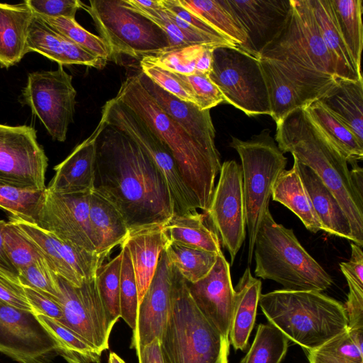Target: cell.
Returning a JSON list of instances; mask_svg holds the SVG:
<instances>
[{"instance_id":"6da1fadb","label":"cell","mask_w":363,"mask_h":363,"mask_svg":"<svg viewBox=\"0 0 363 363\" xmlns=\"http://www.w3.org/2000/svg\"><path fill=\"white\" fill-rule=\"evenodd\" d=\"M94 190L120 212L130 230L164 225L174 215L166 182L150 157L128 136L97 125Z\"/></svg>"},{"instance_id":"7a4b0ae2","label":"cell","mask_w":363,"mask_h":363,"mask_svg":"<svg viewBox=\"0 0 363 363\" xmlns=\"http://www.w3.org/2000/svg\"><path fill=\"white\" fill-rule=\"evenodd\" d=\"M291 4L284 30L259 58L275 67L307 106L320 99L339 79L309 0H291Z\"/></svg>"},{"instance_id":"3957f363","label":"cell","mask_w":363,"mask_h":363,"mask_svg":"<svg viewBox=\"0 0 363 363\" xmlns=\"http://www.w3.org/2000/svg\"><path fill=\"white\" fill-rule=\"evenodd\" d=\"M275 141L284 154L315 172L347 216L354 242L363 246V195L354 186L348 163L310 119L303 108L277 123Z\"/></svg>"},{"instance_id":"277c9868","label":"cell","mask_w":363,"mask_h":363,"mask_svg":"<svg viewBox=\"0 0 363 363\" xmlns=\"http://www.w3.org/2000/svg\"><path fill=\"white\" fill-rule=\"evenodd\" d=\"M114 98L142 120L166 145L199 209L206 212L221 167L220 155L204 149L164 112L142 85L137 74L122 82Z\"/></svg>"},{"instance_id":"5b68a950","label":"cell","mask_w":363,"mask_h":363,"mask_svg":"<svg viewBox=\"0 0 363 363\" xmlns=\"http://www.w3.org/2000/svg\"><path fill=\"white\" fill-rule=\"evenodd\" d=\"M259 306L269 323L306 352L348 329L344 305L320 291L275 290L261 294Z\"/></svg>"},{"instance_id":"8992f818","label":"cell","mask_w":363,"mask_h":363,"mask_svg":"<svg viewBox=\"0 0 363 363\" xmlns=\"http://www.w3.org/2000/svg\"><path fill=\"white\" fill-rule=\"evenodd\" d=\"M160 341L164 363H228L229 338L202 314L173 266L171 306Z\"/></svg>"},{"instance_id":"52a82bcc","label":"cell","mask_w":363,"mask_h":363,"mask_svg":"<svg viewBox=\"0 0 363 363\" xmlns=\"http://www.w3.org/2000/svg\"><path fill=\"white\" fill-rule=\"evenodd\" d=\"M255 274L274 281L289 291H323L330 288V275L301 245L293 229L277 223L268 208L254 245Z\"/></svg>"},{"instance_id":"ba28073f","label":"cell","mask_w":363,"mask_h":363,"mask_svg":"<svg viewBox=\"0 0 363 363\" xmlns=\"http://www.w3.org/2000/svg\"><path fill=\"white\" fill-rule=\"evenodd\" d=\"M241 160L242 188L248 231L247 264L253 258L255 240L266 211L269 208L273 186L285 169L287 158L264 129L247 140L232 137L230 143Z\"/></svg>"},{"instance_id":"9c48e42d","label":"cell","mask_w":363,"mask_h":363,"mask_svg":"<svg viewBox=\"0 0 363 363\" xmlns=\"http://www.w3.org/2000/svg\"><path fill=\"white\" fill-rule=\"evenodd\" d=\"M91 17L113 60L125 55L137 60L169 47L166 33L148 18L127 7L122 0L81 3Z\"/></svg>"},{"instance_id":"30bf717a","label":"cell","mask_w":363,"mask_h":363,"mask_svg":"<svg viewBox=\"0 0 363 363\" xmlns=\"http://www.w3.org/2000/svg\"><path fill=\"white\" fill-rule=\"evenodd\" d=\"M209 77L223 94L226 104L248 116L271 115L259 59L238 48H216L213 52Z\"/></svg>"},{"instance_id":"8fae6325","label":"cell","mask_w":363,"mask_h":363,"mask_svg":"<svg viewBox=\"0 0 363 363\" xmlns=\"http://www.w3.org/2000/svg\"><path fill=\"white\" fill-rule=\"evenodd\" d=\"M76 96L72 76L59 65L56 70L28 73L20 101L30 108L53 140L64 142L73 122Z\"/></svg>"},{"instance_id":"7c38bea8","label":"cell","mask_w":363,"mask_h":363,"mask_svg":"<svg viewBox=\"0 0 363 363\" xmlns=\"http://www.w3.org/2000/svg\"><path fill=\"white\" fill-rule=\"evenodd\" d=\"M60 294L52 298L61 307L63 318L60 321L102 353L109 347L113 325L101 301L96 277L84 280L75 287L58 276Z\"/></svg>"},{"instance_id":"4fadbf2b","label":"cell","mask_w":363,"mask_h":363,"mask_svg":"<svg viewBox=\"0 0 363 363\" xmlns=\"http://www.w3.org/2000/svg\"><path fill=\"white\" fill-rule=\"evenodd\" d=\"M219 174L211 203L204 213L223 247L228 251L233 264L246 236L241 165L235 160L225 161Z\"/></svg>"},{"instance_id":"5bb4252c","label":"cell","mask_w":363,"mask_h":363,"mask_svg":"<svg viewBox=\"0 0 363 363\" xmlns=\"http://www.w3.org/2000/svg\"><path fill=\"white\" fill-rule=\"evenodd\" d=\"M48 157L30 125L0 123V180L38 189H46Z\"/></svg>"},{"instance_id":"9a60e30c","label":"cell","mask_w":363,"mask_h":363,"mask_svg":"<svg viewBox=\"0 0 363 363\" xmlns=\"http://www.w3.org/2000/svg\"><path fill=\"white\" fill-rule=\"evenodd\" d=\"M0 352L19 363H50L57 355L50 337L32 312L1 300Z\"/></svg>"},{"instance_id":"2e32d148","label":"cell","mask_w":363,"mask_h":363,"mask_svg":"<svg viewBox=\"0 0 363 363\" xmlns=\"http://www.w3.org/2000/svg\"><path fill=\"white\" fill-rule=\"evenodd\" d=\"M38 247L50 269L71 285L80 287L84 280L96 277L104 259L70 243L36 225L9 216Z\"/></svg>"},{"instance_id":"e0dca14e","label":"cell","mask_w":363,"mask_h":363,"mask_svg":"<svg viewBox=\"0 0 363 363\" xmlns=\"http://www.w3.org/2000/svg\"><path fill=\"white\" fill-rule=\"evenodd\" d=\"M89 195L57 194L47 189L36 225L65 242L99 255L89 219Z\"/></svg>"},{"instance_id":"ac0fdd59","label":"cell","mask_w":363,"mask_h":363,"mask_svg":"<svg viewBox=\"0 0 363 363\" xmlns=\"http://www.w3.org/2000/svg\"><path fill=\"white\" fill-rule=\"evenodd\" d=\"M247 34L239 48L259 59L262 51L284 30L291 9V0H228Z\"/></svg>"},{"instance_id":"d6986e66","label":"cell","mask_w":363,"mask_h":363,"mask_svg":"<svg viewBox=\"0 0 363 363\" xmlns=\"http://www.w3.org/2000/svg\"><path fill=\"white\" fill-rule=\"evenodd\" d=\"M172 266L164 250L154 277L138 306L135 330L130 347H141L160 339L166 325L171 306Z\"/></svg>"},{"instance_id":"ffe728a7","label":"cell","mask_w":363,"mask_h":363,"mask_svg":"<svg viewBox=\"0 0 363 363\" xmlns=\"http://www.w3.org/2000/svg\"><path fill=\"white\" fill-rule=\"evenodd\" d=\"M186 284L202 314L223 336L228 337L235 291L230 264L223 253L218 255L216 263L206 277Z\"/></svg>"},{"instance_id":"44dd1931","label":"cell","mask_w":363,"mask_h":363,"mask_svg":"<svg viewBox=\"0 0 363 363\" xmlns=\"http://www.w3.org/2000/svg\"><path fill=\"white\" fill-rule=\"evenodd\" d=\"M137 75L164 112L204 149L214 155H220L215 144L216 130L210 110H200L194 104L177 99L158 86L141 71Z\"/></svg>"},{"instance_id":"7402d4cb","label":"cell","mask_w":363,"mask_h":363,"mask_svg":"<svg viewBox=\"0 0 363 363\" xmlns=\"http://www.w3.org/2000/svg\"><path fill=\"white\" fill-rule=\"evenodd\" d=\"M96 126L93 133L77 145L60 164L47 189L63 194H91L94 189Z\"/></svg>"},{"instance_id":"603a6c76","label":"cell","mask_w":363,"mask_h":363,"mask_svg":"<svg viewBox=\"0 0 363 363\" xmlns=\"http://www.w3.org/2000/svg\"><path fill=\"white\" fill-rule=\"evenodd\" d=\"M28 52H35L59 65H82L102 69L106 60L78 46L33 13L27 38Z\"/></svg>"},{"instance_id":"cb8c5ba5","label":"cell","mask_w":363,"mask_h":363,"mask_svg":"<svg viewBox=\"0 0 363 363\" xmlns=\"http://www.w3.org/2000/svg\"><path fill=\"white\" fill-rule=\"evenodd\" d=\"M169 242L162 224L130 230L123 242L130 252L139 304L154 277L160 255Z\"/></svg>"},{"instance_id":"d4e9b609","label":"cell","mask_w":363,"mask_h":363,"mask_svg":"<svg viewBox=\"0 0 363 363\" xmlns=\"http://www.w3.org/2000/svg\"><path fill=\"white\" fill-rule=\"evenodd\" d=\"M323 231L354 242L350 223L338 201L310 168L294 158Z\"/></svg>"},{"instance_id":"484cf974","label":"cell","mask_w":363,"mask_h":363,"mask_svg":"<svg viewBox=\"0 0 363 363\" xmlns=\"http://www.w3.org/2000/svg\"><path fill=\"white\" fill-rule=\"evenodd\" d=\"M33 12L24 1L0 3V66L9 68L27 54V38Z\"/></svg>"},{"instance_id":"4316f807","label":"cell","mask_w":363,"mask_h":363,"mask_svg":"<svg viewBox=\"0 0 363 363\" xmlns=\"http://www.w3.org/2000/svg\"><path fill=\"white\" fill-rule=\"evenodd\" d=\"M234 302L228 338L235 350L247 348L254 328L261 296L262 281L247 267L234 288Z\"/></svg>"},{"instance_id":"83f0119b","label":"cell","mask_w":363,"mask_h":363,"mask_svg":"<svg viewBox=\"0 0 363 363\" xmlns=\"http://www.w3.org/2000/svg\"><path fill=\"white\" fill-rule=\"evenodd\" d=\"M323 41L334 62L337 79H363L337 26L330 0H309Z\"/></svg>"},{"instance_id":"f1b7e54d","label":"cell","mask_w":363,"mask_h":363,"mask_svg":"<svg viewBox=\"0 0 363 363\" xmlns=\"http://www.w3.org/2000/svg\"><path fill=\"white\" fill-rule=\"evenodd\" d=\"M89 219L97 254L105 259L123 243L129 229L116 208L94 189L89 195Z\"/></svg>"},{"instance_id":"f546056e","label":"cell","mask_w":363,"mask_h":363,"mask_svg":"<svg viewBox=\"0 0 363 363\" xmlns=\"http://www.w3.org/2000/svg\"><path fill=\"white\" fill-rule=\"evenodd\" d=\"M318 101L363 145V79L357 81L339 79Z\"/></svg>"},{"instance_id":"4dcf8cb0","label":"cell","mask_w":363,"mask_h":363,"mask_svg":"<svg viewBox=\"0 0 363 363\" xmlns=\"http://www.w3.org/2000/svg\"><path fill=\"white\" fill-rule=\"evenodd\" d=\"M271 196L274 201L281 203L292 211L310 232L315 233L323 230L295 162L291 169H284L279 175L273 186Z\"/></svg>"},{"instance_id":"1f68e13d","label":"cell","mask_w":363,"mask_h":363,"mask_svg":"<svg viewBox=\"0 0 363 363\" xmlns=\"http://www.w3.org/2000/svg\"><path fill=\"white\" fill-rule=\"evenodd\" d=\"M206 214L197 211L182 215L174 214L164 225L170 242L187 247L220 254L219 238L205 222Z\"/></svg>"},{"instance_id":"d6a6232c","label":"cell","mask_w":363,"mask_h":363,"mask_svg":"<svg viewBox=\"0 0 363 363\" xmlns=\"http://www.w3.org/2000/svg\"><path fill=\"white\" fill-rule=\"evenodd\" d=\"M178 2L238 48L247 42L245 30L228 0H178Z\"/></svg>"},{"instance_id":"836d02e7","label":"cell","mask_w":363,"mask_h":363,"mask_svg":"<svg viewBox=\"0 0 363 363\" xmlns=\"http://www.w3.org/2000/svg\"><path fill=\"white\" fill-rule=\"evenodd\" d=\"M315 125L352 166L363 159V145L352 131L318 100L303 108Z\"/></svg>"},{"instance_id":"e575fe53","label":"cell","mask_w":363,"mask_h":363,"mask_svg":"<svg viewBox=\"0 0 363 363\" xmlns=\"http://www.w3.org/2000/svg\"><path fill=\"white\" fill-rule=\"evenodd\" d=\"M35 315L50 337L57 354L67 363H100L101 353L72 330L55 318Z\"/></svg>"},{"instance_id":"d590c367","label":"cell","mask_w":363,"mask_h":363,"mask_svg":"<svg viewBox=\"0 0 363 363\" xmlns=\"http://www.w3.org/2000/svg\"><path fill=\"white\" fill-rule=\"evenodd\" d=\"M47 188L26 187L0 180V208L26 222L37 224Z\"/></svg>"},{"instance_id":"8d00e7d4","label":"cell","mask_w":363,"mask_h":363,"mask_svg":"<svg viewBox=\"0 0 363 363\" xmlns=\"http://www.w3.org/2000/svg\"><path fill=\"white\" fill-rule=\"evenodd\" d=\"M307 355L309 363H363V328H348Z\"/></svg>"},{"instance_id":"74e56055","label":"cell","mask_w":363,"mask_h":363,"mask_svg":"<svg viewBox=\"0 0 363 363\" xmlns=\"http://www.w3.org/2000/svg\"><path fill=\"white\" fill-rule=\"evenodd\" d=\"M267 88L271 117L278 123L293 111L306 107V104L289 80L269 61L259 58Z\"/></svg>"},{"instance_id":"f35d334b","label":"cell","mask_w":363,"mask_h":363,"mask_svg":"<svg viewBox=\"0 0 363 363\" xmlns=\"http://www.w3.org/2000/svg\"><path fill=\"white\" fill-rule=\"evenodd\" d=\"M351 257L340 263L349 293L345 308L348 318V328H363V252L362 247L350 242Z\"/></svg>"},{"instance_id":"ab89813d","label":"cell","mask_w":363,"mask_h":363,"mask_svg":"<svg viewBox=\"0 0 363 363\" xmlns=\"http://www.w3.org/2000/svg\"><path fill=\"white\" fill-rule=\"evenodd\" d=\"M344 41L359 69L363 47L362 0H330Z\"/></svg>"},{"instance_id":"60d3db41","label":"cell","mask_w":363,"mask_h":363,"mask_svg":"<svg viewBox=\"0 0 363 363\" xmlns=\"http://www.w3.org/2000/svg\"><path fill=\"white\" fill-rule=\"evenodd\" d=\"M209 47L218 48L205 44L167 48L157 53L143 57L140 62L184 75L201 74L203 54Z\"/></svg>"},{"instance_id":"b9f144b4","label":"cell","mask_w":363,"mask_h":363,"mask_svg":"<svg viewBox=\"0 0 363 363\" xmlns=\"http://www.w3.org/2000/svg\"><path fill=\"white\" fill-rule=\"evenodd\" d=\"M164 250L171 264L189 283L196 282L206 277L218 255L170 241Z\"/></svg>"},{"instance_id":"7bdbcfd3","label":"cell","mask_w":363,"mask_h":363,"mask_svg":"<svg viewBox=\"0 0 363 363\" xmlns=\"http://www.w3.org/2000/svg\"><path fill=\"white\" fill-rule=\"evenodd\" d=\"M289 341L271 323L259 324L253 342L240 363H281L287 352Z\"/></svg>"},{"instance_id":"ee69618b","label":"cell","mask_w":363,"mask_h":363,"mask_svg":"<svg viewBox=\"0 0 363 363\" xmlns=\"http://www.w3.org/2000/svg\"><path fill=\"white\" fill-rule=\"evenodd\" d=\"M40 16L65 38L96 57L106 61L113 60L106 43L100 36L84 28L75 19Z\"/></svg>"},{"instance_id":"f6af8a7d","label":"cell","mask_w":363,"mask_h":363,"mask_svg":"<svg viewBox=\"0 0 363 363\" xmlns=\"http://www.w3.org/2000/svg\"><path fill=\"white\" fill-rule=\"evenodd\" d=\"M121 252L105 264L96 275V282L101 301L111 321L115 324L121 318L120 277Z\"/></svg>"},{"instance_id":"bcb514c9","label":"cell","mask_w":363,"mask_h":363,"mask_svg":"<svg viewBox=\"0 0 363 363\" xmlns=\"http://www.w3.org/2000/svg\"><path fill=\"white\" fill-rule=\"evenodd\" d=\"M121 267L120 277L121 318L135 330L139 306L137 284L130 252L127 246L121 245Z\"/></svg>"},{"instance_id":"7dc6e473","label":"cell","mask_w":363,"mask_h":363,"mask_svg":"<svg viewBox=\"0 0 363 363\" xmlns=\"http://www.w3.org/2000/svg\"><path fill=\"white\" fill-rule=\"evenodd\" d=\"M123 4L129 9L136 11L150 20L167 35L169 47L176 48L194 44H205L216 47H228L225 44L206 35L187 33L174 24L167 16L162 6L157 9H145L130 7ZM161 4V3H160Z\"/></svg>"},{"instance_id":"c3c4849f","label":"cell","mask_w":363,"mask_h":363,"mask_svg":"<svg viewBox=\"0 0 363 363\" xmlns=\"http://www.w3.org/2000/svg\"><path fill=\"white\" fill-rule=\"evenodd\" d=\"M6 252L18 272L44 259L38 247L12 221L6 222L3 233Z\"/></svg>"},{"instance_id":"681fc988","label":"cell","mask_w":363,"mask_h":363,"mask_svg":"<svg viewBox=\"0 0 363 363\" xmlns=\"http://www.w3.org/2000/svg\"><path fill=\"white\" fill-rule=\"evenodd\" d=\"M172 73L192 96L196 106L200 110H210L218 104H226L223 94L211 80L209 74H194L184 75Z\"/></svg>"},{"instance_id":"f907efd6","label":"cell","mask_w":363,"mask_h":363,"mask_svg":"<svg viewBox=\"0 0 363 363\" xmlns=\"http://www.w3.org/2000/svg\"><path fill=\"white\" fill-rule=\"evenodd\" d=\"M23 286H28L54 297L60 294L58 276L50 269L45 259H40L18 272Z\"/></svg>"},{"instance_id":"816d5d0a","label":"cell","mask_w":363,"mask_h":363,"mask_svg":"<svg viewBox=\"0 0 363 363\" xmlns=\"http://www.w3.org/2000/svg\"><path fill=\"white\" fill-rule=\"evenodd\" d=\"M140 71L161 89L182 101L196 105L192 96L172 72L144 62H140Z\"/></svg>"},{"instance_id":"f5cc1de1","label":"cell","mask_w":363,"mask_h":363,"mask_svg":"<svg viewBox=\"0 0 363 363\" xmlns=\"http://www.w3.org/2000/svg\"><path fill=\"white\" fill-rule=\"evenodd\" d=\"M26 3L38 15L52 18L75 19L76 13L81 9L79 0H26Z\"/></svg>"},{"instance_id":"db71d44e","label":"cell","mask_w":363,"mask_h":363,"mask_svg":"<svg viewBox=\"0 0 363 363\" xmlns=\"http://www.w3.org/2000/svg\"><path fill=\"white\" fill-rule=\"evenodd\" d=\"M0 300L16 308L32 312L18 278L0 269ZM33 313V312H32Z\"/></svg>"},{"instance_id":"11a10c76","label":"cell","mask_w":363,"mask_h":363,"mask_svg":"<svg viewBox=\"0 0 363 363\" xmlns=\"http://www.w3.org/2000/svg\"><path fill=\"white\" fill-rule=\"evenodd\" d=\"M160 3L164 9L169 11L204 34L233 47H238L236 45L225 38L213 27L198 16L184 9L179 4L178 0H160Z\"/></svg>"},{"instance_id":"9f6ffc18","label":"cell","mask_w":363,"mask_h":363,"mask_svg":"<svg viewBox=\"0 0 363 363\" xmlns=\"http://www.w3.org/2000/svg\"><path fill=\"white\" fill-rule=\"evenodd\" d=\"M23 289L33 314L44 315L59 321L62 319L61 307L48 294L28 286H23Z\"/></svg>"},{"instance_id":"6f0895ef","label":"cell","mask_w":363,"mask_h":363,"mask_svg":"<svg viewBox=\"0 0 363 363\" xmlns=\"http://www.w3.org/2000/svg\"><path fill=\"white\" fill-rule=\"evenodd\" d=\"M138 363H164L160 339L155 338L136 352Z\"/></svg>"},{"instance_id":"680465c9","label":"cell","mask_w":363,"mask_h":363,"mask_svg":"<svg viewBox=\"0 0 363 363\" xmlns=\"http://www.w3.org/2000/svg\"><path fill=\"white\" fill-rule=\"evenodd\" d=\"M6 222L0 220V269L4 272L18 278V272L9 258L4 247L3 233Z\"/></svg>"},{"instance_id":"91938a15","label":"cell","mask_w":363,"mask_h":363,"mask_svg":"<svg viewBox=\"0 0 363 363\" xmlns=\"http://www.w3.org/2000/svg\"><path fill=\"white\" fill-rule=\"evenodd\" d=\"M350 170L352 182L358 191L363 195V170L358 164H354Z\"/></svg>"},{"instance_id":"94428289","label":"cell","mask_w":363,"mask_h":363,"mask_svg":"<svg viewBox=\"0 0 363 363\" xmlns=\"http://www.w3.org/2000/svg\"><path fill=\"white\" fill-rule=\"evenodd\" d=\"M108 363H125V361L115 352H110Z\"/></svg>"}]
</instances>
